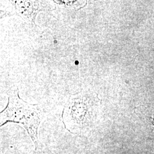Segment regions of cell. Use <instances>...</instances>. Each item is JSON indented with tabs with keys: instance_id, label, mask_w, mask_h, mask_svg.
Segmentation results:
<instances>
[{
	"instance_id": "cell-1",
	"label": "cell",
	"mask_w": 154,
	"mask_h": 154,
	"mask_svg": "<svg viewBox=\"0 0 154 154\" xmlns=\"http://www.w3.org/2000/svg\"><path fill=\"white\" fill-rule=\"evenodd\" d=\"M7 105L0 113V126L8 122L21 125L33 140L37 151L39 147L38 132L41 122L38 105L29 103L21 99L17 86L10 88L7 92Z\"/></svg>"
},
{
	"instance_id": "cell-2",
	"label": "cell",
	"mask_w": 154,
	"mask_h": 154,
	"mask_svg": "<svg viewBox=\"0 0 154 154\" xmlns=\"http://www.w3.org/2000/svg\"><path fill=\"white\" fill-rule=\"evenodd\" d=\"M93 95L89 90L72 95L67 100L62 114L65 128L80 134L90 130L93 120Z\"/></svg>"
},
{
	"instance_id": "cell-3",
	"label": "cell",
	"mask_w": 154,
	"mask_h": 154,
	"mask_svg": "<svg viewBox=\"0 0 154 154\" xmlns=\"http://www.w3.org/2000/svg\"><path fill=\"white\" fill-rule=\"evenodd\" d=\"M15 14L29 23L35 25V18L40 11L46 10L40 1H14Z\"/></svg>"
}]
</instances>
